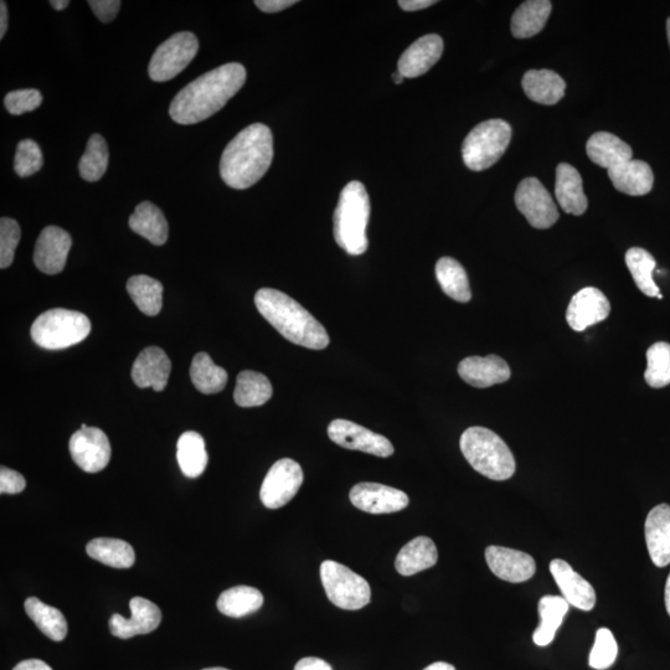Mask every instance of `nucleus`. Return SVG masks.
<instances>
[{"label":"nucleus","mask_w":670,"mask_h":670,"mask_svg":"<svg viewBox=\"0 0 670 670\" xmlns=\"http://www.w3.org/2000/svg\"><path fill=\"white\" fill-rule=\"evenodd\" d=\"M586 152L592 162L607 170L632 161L633 157L632 148L615 134L608 132L592 134L587 141Z\"/></svg>","instance_id":"obj_27"},{"label":"nucleus","mask_w":670,"mask_h":670,"mask_svg":"<svg viewBox=\"0 0 670 670\" xmlns=\"http://www.w3.org/2000/svg\"><path fill=\"white\" fill-rule=\"evenodd\" d=\"M87 555L115 569H130L136 563V553L125 540L96 538L86 546Z\"/></svg>","instance_id":"obj_32"},{"label":"nucleus","mask_w":670,"mask_h":670,"mask_svg":"<svg viewBox=\"0 0 670 670\" xmlns=\"http://www.w3.org/2000/svg\"><path fill=\"white\" fill-rule=\"evenodd\" d=\"M295 670H333V668L321 658L307 657L296 664Z\"/></svg>","instance_id":"obj_50"},{"label":"nucleus","mask_w":670,"mask_h":670,"mask_svg":"<svg viewBox=\"0 0 670 670\" xmlns=\"http://www.w3.org/2000/svg\"><path fill=\"white\" fill-rule=\"evenodd\" d=\"M89 5L102 23H111L120 12V0H90Z\"/></svg>","instance_id":"obj_48"},{"label":"nucleus","mask_w":670,"mask_h":670,"mask_svg":"<svg viewBox=\"0 0 670 670\" xmlns=\"http://www.w3.org/2000/svg\"><path fill=\"white\" fill-rule=\"evenodd\" d=\"M51 7H53L56 10H65L67 7H69V0H51L50 2Z\"/></svg>","instance_id":"obj_55"},{"label":"nucleus","mask_w":670,"mask_h":670,"mask_svg":"<svg viewBox=\"0 0 670 670\" xmlns=\"http://www.w3.org/2000/svg\"><path fill=\"white\" fill-rule=\"evenodd\" d=\"M108 159H110V152H108L105 138L100 134H92L89 142H87L84 156L80 159L79 172L81 178L89 183L99 182L103 174L106 173Z\"/></svg>","instance_id":"obj_41"},{"label":"nucleus","mask_w":670,"mask_h":670,"mask_svg":"<svg viewBox=\"0 0 670 670\" xmlns=\"http://www.w3.org/2000/svg\"><path fill=\"white\" fill-rule=\"evenodd\" d=\"M130 607L131 618H125L120 613H115L110 618L108 625H110L112 636L130 639L138 635H148L161 625L162 611L156 603L143 599V597H133Z\"/></svg>","instance_id":"obj_15"},{"label":"nucleus","mask_w":670,"mask_h":670,"mask_svg":"<svg viewBox=\"0 0 670 670\" xmlns=\"http://www.w3.org/2000/svg\"><path fill=\"white\" fill-rule=\"evenodd\" d=\"M393 79L396 82V84L400 85L402 81H404L405 77L400 74V72H395L393 75Z\"/></svg>","instance_id":"obj_57"},{"label":"nucleus","mask_w":670,"mask_h":670,"mask_svg":"<svg viewBox=\"0 0 670 670\" xmlns=\"http://www.w3.org/2000/svg\"><path fill=\"white\" fill-rule=\"evenodd\" d=\"M255 304L261 316L291 343L314 350L328 347L326 328L286 293L262 288L255 295Z\"/></svg>","instance_id":"obj_3"},{"label":"nucleus","mask_w":670,"mask_h":670,"mask_svg":"<svg viewBox=\"0 0 670 670\" xmlns=\"http://www.w3.org/2000/svg\"><path fill=\"white\" fill-rule=\"evenodd\" d=\"M610 312L611 304L607 297L595 287H586L572 297L566 319L574 331L584 332L587 328L605 321Z\"/></svg>","instance_id":"obj_17"},{"label":"nucleus","mask_w":670,"mask_h":670,"mask_svg":"<svg viewBox=\"0 0 670 670\" xmlns=\"http://www.w3.org/2000/svg\"><path fill=\"white\" fill-rule=\"evenodd\" d=\"M321 580L329 601L347 611H357L371 599L370 585L347 566L327 560L321 565Z\"/></svg>","instance_id":"obj_8"},{"label":"nucleus","mask_w":670,"mask_h":670,"mask_svg":"<svg viewBox=\"0 0 670 670\" xmlns=\"http://www.w3.org/2000/svg\"><path fill=\"white\" fill-rule=\"evenodd\" d=\"M512 139V127L503 120H489L474 127L463 142L462 157L467 168L482 172L503 157Z\"/></svg>","instance_id":"obj_7"},{"label":"nucleus","mask_w":670,"mask_h":670,"mask_svg":"<svg viewBox=\"0 0 670 670\" xmlns=\"http://www.w3.org/2000/svg\"><path fill=\"white\" fill-rule=\"evenodd\" d=\"M436 3L434 0H400L399 5L406 12H417V10L429 8Z\"/></svg>","instance_id":"obj_51"},{"label":"nucleus","mask_w":670,"mask_h":670,"mask_svg":"<svg viewBox=\"0 0 670 670\" xmlns=\"http://www.w3.org/2000/svg\"><path fill=\"white\" fill-rule=\"evenodd\" d=\"M644 534L652 563L666 568L670 564V505L659 504L649 512Z\"/></svg>","instance_id":"obj_23"},{"label":"nucleus","mask_w":670,"mask_h":670,"mask_svg":"<svg viewBox=\"0 0 670 670\" xmlns=\"http://www.w3.org/2000/svg\"><path fill=\"white\" fill-rule=\"evenodd\" d=\"M303 479L300 463L291 458L277 461L262 483L260 492L262 504L268 509L285 507L300 491Z\"/></svg>","instance_id":"obj_11"},{"label":"nucleus","mask_w":670,"mask_h":670,"mask_svg":"<svg viewBox=\"0 0 670 670\" xmlns=\"http://www.w3.org/2000/svg\"><path fill=\"white\" fill-rule=\"evenodd\" d=\"M13 670H53V668L40 659H27L17 664Z\"/></svg>","instance_id":"obj_52"},{"label":"nucleus","mask_w":670,"mask_h":670,"mask_svg":"<svg viewBox=\"0 0 670 670\" xmlns=\"http://www.w3.org/2000/svg\"><path fill=\"white\" fill-rule=\"evenodd\" d=\"M626 265L639 291L648 297H657L658 300H663L662 293L653 280V271L656 270L657 262L647 250L641 249V247H632L627 251Z\"/></svg>","instance_id":"obj_40"},{"label":"nucleus","mask_w":670,"mask_h":670,"mask_svg":"<svg viewBox=\"0 0 670 670\" xmlns=\"http://www.w3.org/2000/svg\"><path fill=\"white\" fill-rule=\"evenodd\" d=\"M198 50L199 41L193 33L183 32L170 36L154 51L148 66L149 77L156 82L174 79L192 63Z\"/></svg>","instance_id":"obj_9"},{"label":"nucleus","mask_w":670,"mask_h":670,"mask_svg":"<svg viewBox=\"0 0 670 670\" xmlns=\"http://www.w3.org/2000/svg\"><path fill=\"white\" fill-rule=\"evenodd\" d=\"M177 460L185 477H200L209 460L203 436L194 431L184 432L178 440Z\"/></svg>","instance_id":"obj_33"},{"label":"nucleus","mask_w":670,"mask_h":670,"mask_svg":"<svg viewBox=\"0 0 670 670\" xmlns=\"http://www.w3.org/2000/svg\"><path fill=\"white\" fill-rule=\"evenodd\" d=\"M328 436L338 446L347 448V450L360 451L383 458L393 456L395 452L393 443L388 438L348 420L332 421L328 426Z\"/></svg>","instance_id":"obj_13"},{"label":"nucleus","mask_w":670,"mask_h":670,"mask_svg":"<svg viewBox=\"0 0 670 670\" xmlns=\"http://www.w3.org/2000/svg\"><path fill=\"white\" fill-rule=\"evenodd\" d=\"M436 277L442 291L460 303L471 301L472 291L465 268L452 257H442L436 264Z\"/></svg>","instance_id":"obj_34"},{"label":"nucleus","mask_w":670,"mask_h":670,"mask_svg":"<svg viewBox=\"0 0 670 670\" xmlns=\"http://www.w3.org/2000/svg\"><path fill=\"white\" fill-rule=\"evenodd\" d=\"M437 560L438 551L434 540L427 536H417L400 550L396 556L395 568L402 576H412L434 568Z\"/></svg>","instance_id":"obj_26"},{"label":"nucleus","mask_w":670,"mask_h":670,"mask_svg":"<svg viewBox=\"0 0 670 670\" xmlns=\"http://www.w3.org/2000/svg\"><path fill=\"white\" fill-rule=\"evenodd\" d=\"M170 371L172 363L166 352L158 347H148L134 362L132 379L138 388H152L161 393L167 388Z\"/></svg>","instance_id":"obj_21"},{"label":"nucleus","mask_w":670,"mask_h":670,"mask_svg":"<svg viewBox=\"0 0 670 670\" xmlns=\"http://www.w3.org/2000/svg\"><path fill=\"white\" fill-rule=\"evenodd\" d=\"M203 670H229V669L221 668V667H214V668H206V669H203Z\"/></svg>","instance_id":"obj_59"},{"label":"nucleus","mask_w":670,"mask_h":670,"mask_svg":"<svg viewBox=\"0 0 670 670\" xmlns=\"http://www.w3.org/2000/svg\"><path fill=\"white\" fill-rule=\"evenodd\" d=\"M553 4L549 0H529L515 10L512 17V34L517 39H528L539 34L548 22Z\"/></svg>","instance_id":"obj_30"},{"label":"nucleus","mask_w":670,"mask_h":670,"mask_svg":"<svg viewBox=\"0 0 670 670\" xmlns=\"http://www.w3.org/2000/svg\"><path fill=\"white\" fill-rule=\"evenodd\" d=\"M515 205L535 229H549L559 220L553 197L539 179L525 178L514 195Z\"/></svg>","instance_id":"obj_10"},{"label":"nucleus","mask_w":670,"mask_h":670,"mask_svg":"<svg viewBox=\"0 0 670 670\" xmlns=\"http://www.w3.org/2000/svg\"><path fill=\"white\" fill-rule=\"evenodd\" d=\"M486 560L494 575L512 584L528 581L536 572V564L532 556L523 551L503 548V546H488Z\"/></svg>","instance_id":"obj_18"},{"label":"nucleus","mask_w":670,"mask_h":670,"mask_svg":"<svg viewBox=\"0 0 670 670\" xmlns=\"http://www.w3.org/2000/svg\"><path fill=\"white\" fill-rule=\"evenodd\" d=\"M369 218L367 189L360 182H350L340 193L333 218L334 239L347 254L359 256L368 250Z\"/></svg>","instance_id":"obj_4"},{"label":"nucleus","mask_w":670,"mask_h":670,"mask_svg":"<svg viewBox=\"0 0 670 670\" xmlns=\"http://www.w3.org/2000/svg\"><path fill=\"white\" fill-rule=\"evenodd\" d=\"M355 508L370 514L400 512L409 505V497L399 489L379 483H358L349 493Z\"/></svg>","instance_id":"obj_14"},{"label":"nucleus","mask_w":670,"mask_h":670,"mask_svg":"<svg viewBox=\"0 0 670 670\" xmlns=\"http://www.w3.org/2000/svg\"><path fill=\"white\" fill-rule=\"evenodd\" d=\"M127 292L139 311L154 317L162 311L163 285L161 282L146 275L133 276L127 282Z\"/></svg>","instance_id":"obj_38"},{"label":"nucleus","mask_w":670,"mask_h":670,"mask_svg":"<svg viewBox=\"0 0 670 670\" xmlns=\"http://www.w3.org/2000/svg\"><path fill=\"white\" fill-rule=\"evenodd\" d=\"M647 384L654 389L666 388L670 384V344L658 342L647 352Z\"/></svg>","instance_id":"obj_42"},{"label":"nucleus","mask_w":670,"mask_h":670,"mask_svg":"<svg viewBox=\"0 0 670 670\" xmlns=\"http://www.w3.org/2000/svg\"><path fill=\"white\" fill-rule=\"evenodd\" d=\"M25 487H27V481L22 474L8 467L0 468V493L19 494L24 491Z\"/></svg>","instance_id":"obj_47"},{"label":"nucleus","mask_w":670,"mask_h":670,"mask_svg":"<svg viewBox=\"0 0 670 670\" xmlns=\"http://www.w3.org/2000/svg\"><path fill=\"white\" fill-rule=\"evenodd\" d=\"M618 646L615 636L608 628H600L596 633L594 647L590 653V667L596 670H605L616 662Z\"/></svg>","instance_id":"obj_43"},{"label":"nucleus","mask_w":670,"mask_h":670,"mask_svg":"<svg viewBox=\"0 0 670 670\" xmlns=\"http://www.w3.org/2000/svg\"><path fill=\"white\" fill-rule=\"evenodd\" d=\"M273 389L267 376L257 371L245 370L237 375L234 400L241 407L265 405L272 398Z\"/></svg>","instance_id":"obj_36"},{"label":"nucleus","mask_w":670,"mask_h":670,"mask_svg":"<svg viewBox=\"0 0 670 670\" xmlns=\"http://www.w3.org/2000/svg\"><path fill=\"white\" fill-rule=\"evenodd\" d=\"M72 246V239L67 231L58 226H48L36 241L34 264L46 275H58L64 270Z\"/></svg>","instance_id":"obj_16"},{"label":"nucleus","mask_w":670,"mask_h":670,"mask_svg":"<svg viewBox=\"0 0 670 670\" xmlns=\"http://www.w3.org/2000/svg\"><path fill=\"white\" fill-rule=\"evenodd\" d=\"M460 446L469 465L493 481H507L517 469L507 443L486 427H469L461 436Z\"/></svg>","instance_id":"obj_5"},{"label":"nucleus","mask_w":670,"mask_h":670,"mask_svg":"<svg viewBox=\"0 0 670 670\" xmlns=\"http://www.w3.org/2000/svg\"><path fill=\"white\" fill-rule=\"evenodd\" d=\"M555 197L565 213L576 216L585 214L589 205L579 170L568 163H561L556 168Z\"/></svg>","instance_id":"obj_25"},{"label":"nucleus","mask_w":670,"mask_h":670,"mask_svg":"<svg viewBox=\"0 0 670 670\" xmlns=\"http://www.w3.org/2000/svg\"><path fill=\"white\" fill-rule=\"evenodd\" d=\"M296 0H256L255 5L264 13H278L292 5L297 4Z\"/></svg>","instance_id":"obj_49"},{"label":"nucleus","mask_w":670,"mask_h":670,"mask_svg":"<svg viewBox=\"0 0 670 670\" xmlns=\"http://www.w3.org/2000/svg\"><path fill=\"white\" fill-rule=\"evenodd\" d=\"M550 572L569 605L586 612L595 607L596 592L594 587L584 577L577 574L566 561L561 559L551 561Z\"/></svg>","instance_id":"obj_19"},{"label":"nucleus","mask_w":670,"mask_h":670,"mask_svg":"<svg viewBox=\"0 0 670 670\" xmlns=\"http://www.w3.org/2000/svg\"><path fill=\"white\" fill-rule=\"evenodd\" d=\"M264 601V595L260 590L242 585L224 591L216 606L225 616L241 618L259 611Z\"/></svg>","instance_id":"obj_35"},{"label":"nucleus","mask_w":670,"mask_h":670,"mask_svg":"<svg viewBox=\"0 0 670 670\" xmlns=\"http://www.w3.org/2000/svg\"><path fill=\"white\" fill-rule=\"evenodd\" d=\"M44 166L43 152L33 139L19 142L14 158V170L20 178H27L38 173Z\"/></svg>","instance_id":"obj_44"},{"label":"nucleus","mask_w":670,"mask_h":670,"mask_svg":"<svg viewBox=\"0 0 670 670\" xmlns=\"http://www.w3.org/2000/svg\"><path fill=\"white\" fill-rule=\"evenodd\" d=\"M190 378L195 388L206 395L218 394L228 384L226 370L218 367L210 355L204 352L195 355L190 368Z\"/></svg>","instance_id":"obj_39"},{"label":"nucleus","mask_w":670,"mask_h":670,"mask_svg":"<svg viewBox=\"0 0 670 670\" xmlns=\"http://www.w3.org/2000/svg\"><path fill=\"white\" fill-rule=\"evenodd\" d=\"M8 30V8L5 2L0 3V39L4 38Z\"/></svg>","instance_id":"obj_53"},{"label":"nucleus","mask_w":670,"mask_h":670,"mask_svg":"<svg viewBox=\"0 0 670 670\" xmlns=\"http://www.w3.org/2000/svg\"><path fill=\"white\" fill-rule=\"evenodd\" d=\"M442 54L443 40L440 35L422 36L401 55L398 71L405 79H415L430 71L441 59Z\"/></svg>","instance_id":"obj_20"},{"label":"nucleus","mask_w":670,"mask_h":670,"mask_svg":"<svg viewBox=\"0 0 670 670\" xmlns=\"http://www.w3.org/2000/svg\"><path fill=\"white\" fill-rule=\"evenodd\" d=\"M20 236L22 231L17 221L10 218L0 220V267L3 270L13 264Z\"/></svg>","instance_id":"obj_45"},{"label":"nucleus","mask_w":670,"mask_h":670,"mask_svg":"<svg viewBox=\"0 0 670 670\" xmlns=\"http://www.w3.org/2000/svg\"><path fill=\"white\" fill-rule=\"evenodd\" d=\"M569 606L568 601L560 596H544L539 601L540 625L533 633L536 646L546 647L554 641L556 632L563 625Z\"/></svg>","instance_id":"obj_31"},{"label":"nucleus","mask_w":670,"mask_h":670,"mask_svg":"<svg viewBox=\"0 0 670 670\" xmlns=\"http://www.w3.org/2000/svg\"><path fill=\"white\" fill-rule=\"evenodd\" d=\"M608 177L618 192L631 195V197H642L648 194L654 184L652 168L648 163L637 161V159L608 169Z\"/></svg>","instance_id":"obj_24"},{"label":"nucleus","mask_w":670,"mask_h":670,"mask_svg":"<svg viewBox=\"0 0 670 670\" xmlns=\"http://www.w3.org/2000/svg\"><path fill=\"white\" fill-rule=\"evenodd\" d=\"M43 102V95L36 89L15 90L9 92L4 99L5 108L13 116L24 115L39 108Z\"/></svg>","instance_id":"obj_46"},{"label":"nucleus","mask_w":670,"mask_h":670,"mask_svg":"<svg viewBox=\"0 0 670 670\" xmlns=\"http://www.w3.org/2000/svg\"><path fill=\"white\" fill-rule=\"evenodd\" d=\"M525 95L540 105L551 106L565 96L566 82L551 70H530L522 81Z\"/></svg>","instance_id":"obj_28"},{"label":"nucleus","mask_w":670,"mask_h":670,"mask_svg":"<svg viewBox=\"0 0 670 670\" xmlns=\"http://www.w3.org/2000/svg\"><path fill=\"white\" fill-rule=\"evenodd\" d=\"M245 81L246 69L241 64L219 66L185 86L174 97L169 115L185 126L208 120L233 99Z\"/></svg>","instance_id":"obj_1"},{"label":"nucleus","mask_w":670,"mask_h":670,"mask_svg":"<svg viewBox=\"0 0 670 670\" xmlns=\"http://www.w3.org/2000/svg\"><path fill=\"white\" fill-rule=\"evenodd\" d=\"M90 319L80 312L56 308L40 314L32 327V338L39 347L60 350L89 337Z\"/></svg>","instance_id":"obj_6"},{"label":"nucleus","mask_w":670,"mask_h":670,"mask_svg":"<svg viewBox=\"0 0 670 670\" xmlns=\"http://www.w3.org/2000/svg\"><path fill=\"white\" fill-rule=\"evenodd\" d=\"M458 374L473 388L486 389L503 384L510 379L512 371L509 365L497 355L488 357H469L458 365Z\"/></svg>","instance_id":"obj_22"},{"label":"nucleus","mask_w":670,"mask_h":670,"mask_svg":"<svg viewBox=\"0 0 670 670\" xmlns=\"http://www.w3.org/2000/svg\"><path fill=\"white\" fill-rule=\"evenodd\" d=\"M69 450L72 460L87 473L101 472L111 460V443L105 432L85 424L71 436Z\"/></svg>","instance_id":"obj_12"},{"label":"nucleus","mask_w":670,"mask_h":670,"mask_svg":"<svg viewBox=\"0 0 670 670\" xmlns=\"http://www.w3.org/2000/svg\"><path fill=\"white\" fill-rule=\"evenodd\" d=\"M664 600H666V607L668 615L670 616V574L666 584V592H664Z\"/></svg>","instance_id":"obj_56"},{"label":"nucleus","mask_w":670,"mask_h":670,"mask_svg":"<svg viewBox=\"0 0 670 670\" xmlns=\"http://www.w3.org/2000/svg\"><path fill=\"white\" fill-rule=\"evenodd\" d=\"M424 670H456V668L453 667L450 663L436 662L430 664V666L426 667Z\"/></svg>","instance_id":"obj_54"},{"label":"nucleus","mask_w":670,"mask_h":670,"mask_svg":"<svg viewBox=\"0 0 670 670\" xmlns=\"http://www.w3.org/2000/svg\"><path fill=\"white\" fill-rule=\"evenodd\" d=\"M272 159V132L262 123H254L237 134L224 149L220 161L221 178L230 188H250L264 177Z\"/></svg>","instance_id":"obj_2"},{"label":"nucleus","mask_w":670,"mask_h":670,"mask_svg":"<svg viewBox=\"0 0 670 670\" xmlns=\"http://www.w3.org/2000/svg\"><path fill=\"white\" fill-rule=\"evenodd\" d=\"M130 228L156 246H162L168 240L169 226L166 216L158 206L149 201H143L134 210L130 218Z\"/></svg>","instance_id":"obj_29"},{"label":"nucleus","mask_w":670,"mask_h":670,"mask_svg":"<svg viewBox=\"0 0 670 670\" xmlns=\"http://www.w3.org/2000/svg\"><path fill=\"white\" fill-rule=\"evenodd\" d=\"M24 608L35 626L46 637L53 639L55 642L64 641L67 636V621L63 612L58 608L46 605L36 597H29L24 603Z\"/></svg>","instance_id":"obj_37"},{"label":"nucleus","mask_w":670,"mask_h":670,"mask_svg":"<svg viewBox=\"0 0 670 670\" xmlns=\"http://www.w3.org/2000/svg\"><path fill=\"white\" fill-rule=\"evenodd\" d=\"M667 33H668V41H669V46H670V17L667 20Z\"/></svg>","instance_id":"obj_58"}]
</instances>
